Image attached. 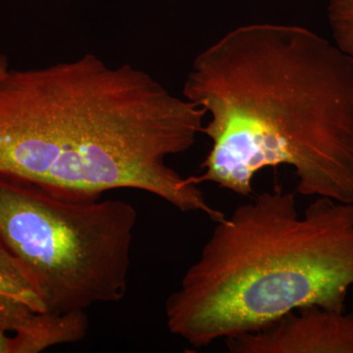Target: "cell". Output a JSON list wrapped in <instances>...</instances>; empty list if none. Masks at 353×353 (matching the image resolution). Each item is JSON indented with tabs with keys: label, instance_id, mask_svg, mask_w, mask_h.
<instances>
[{
	"label": "cell",
	"instance_id": "1",
	"mask_svg": "<svg viewBox=\"0 0 353 353\" xmlns=\"http://www.w3.org/2000/svg\"><path fill=\"white\" fill-rule=\"evenodd\" d=\"M205 110L129 64L94 54L0 77V173L70 196L148 192L214 222L192 176L167 164L188 152Z\"/></svg>",
	"mask_w": 353,
	"mask_h": 353
},
{
	"label": "cell",
	"instance_id": "2",
	"mask_svg": "<svg viewBox=\"0 0 353 353\" xmlns=\"http://www.w3.org/2000/svg\"><path fill=\"white\" fill-rule=\"evenodd\" d=\"M183 97L210 114L194 182L241 196L288 165L301 196L353 204V57L299 26L252 24L197 55Z\"/></svg>",
	"mask_w": 353,
	"mask_h": 353
},
{
	"label": "cell",
	"instance_id": "3",
	"mask_svg": "<svg viewBox=\"0 0 353 353\" xmlns=\"http://www.w3.org/2000/svg\"><path fill=\"white\" fill-rule=\"evenodd\" d=\"M352 287L353 204L318 197L301 214L276 185L216 222L165 317L199 348L307 306L345 311Z\"/></svg>",
	"mask_w": 353,
	"mask_h": 353
},
{
	"label": "cell",
	"instance_id": "4",
	"mask_svg": "<svg viewBox=\"0 0 353 353\" xmlns=\"http://www.w3.org/2000/svg\"><path fill=\"white\" fill-rule=\"evenodd\" d=\"M137 219L129 202L70 196L0 173V240L52 314L124 299Z\"/></svg>",
	"mask_w": 353,
	"mask_h": 353
},
{
	"label": "cell",
	"instance_id": "5",
	"mask_svg": "<svg viewBox=\"0 0 353 353\" xmlns=\"http://www.w3.org/2000/svg\"><path fill=\"white\" fill-rule=\"evenodd\" d=\"M87 313H50L31 274L0 240V353H39L83 341Z\"/></svg>",
	"mask_w": 353,
	"mask_h": 353
},
{
	"label": "cell",
	"instance_id": "6",
	"mask_svg": "<svg viewBox=\"0 0 353 353\" xmlns=\"http://www.w3.org/2000/svg\"><path fill=\"white\" fill-rule=\"evenodd\" d=\"M226 345L233 353H353V313L307 306Z\"/></svg>",
	"mask_w": 353,
	"mask_h": 353
},
{
	"label": "cell",
	"instance_id": "7",
	"mask_svg": "<svg viewBox=\"0 0 353 353\" xmlns=\"http://www.w3.org/2000/svg\"><path fill=\"white\" fill-rule=\"evenodd\" d=\"M328 12L336 46L353 57V0H330Z\"/></svg>",
	"mask_w": 353,
	"mask_h": 353
},
{
	"label": "cell",
	"instance_id": "8",
	"mask_svg": "<svg viewBox=\"0 0 353 353\" xmlns=\"http://www.w3.org/2000/svg\"><path fill=\"white\" fill-rule=\"evenodd\" d=\"M9 69L10 68H9L8 58L3 53L0 52V77L6 74Z\"/></svg>",
	"mask_w": 353,
	"mask_h": 353
}]
</instances>
